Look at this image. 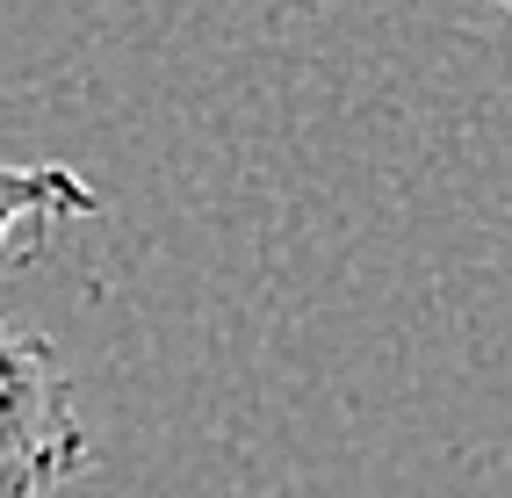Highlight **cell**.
<instances>
[{
    "label": "cell",
    "mask_w": 512,
    "mask_h": 498,
    "mask_svg": "<svg viewBox=\"0 0 512 498\" xmlns=\"http://www.w3.org/2000/svg\"><path fill=\"white\" fill-rule=\"evenodd\" d=\"M109 203L73 174V166H15L0 159V268L44 260L51 231L73 217H101Z\"/></svg>",
    "instance_id": "2"
},
{
    "label": "cell",
    "mask_w": 512,
    "mask_h": 498,
    "mask_svg": "<svg viewBox=\"0 0 512 498\" xmlns=\"http://www.w3.org/2000/svg\"><path fill=\"white\" fill-rule=\"evenodd\" d=\"M94 462L73 376L37 325L0 318V498H51Z\"/></svg>",
    "instance_id": "1"
},
{
    "label": "cell",
    "mask_w": 512,
    "mask_h": 498,
    "mask_svg": "<svg viewBox=\"0 0 512 498\" xmlns=\"http://www.w3.org/2000/svg\"><path fill=\"white\" fill-rule=\"evenodd\" d=\"M505 8H512V0H505Z\"/></svg>",
    "instance_id": "3"
}]
</instances>
